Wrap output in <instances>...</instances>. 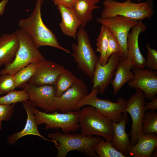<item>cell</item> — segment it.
Returning <instances> with one entry per match:
<instances>
[{
	"label": "cell",
	"instance_id": "obj_26",
	"mask_svg": "<svg viewBox=\"0 0 157 157\" xmlns=\"http://www.w3.org/2000/svg\"><path fill=\"white\" fill-rule=\"evenodd\" d=\"M108 29L102 25L99 34L96 39L97 51L100 53L99 61L102 65L106 64L108 60L106 54L108 44Z\"/></svg>",
	"mask_w": 157,
	"mask_h": 157
},
{
	"label": "cell",
	"instance_id": "obj_2",
	"mask_svg": "<svg viewBox=\"0 0 157 157\" xmlns=\"http://www.w3.org/2000/svg\"><path fill=\"white\" fill-rule=\"evenodd\" d=\"M48 137L57 142L54 144L58 152L57 157H65L68 152L77 151L90 157H98L94 148L103 138L100 136L85 135L81 134L50 133Z\"/></svg>",
	"mask_w": 157,
	"mask_h": 157
},
{
	"label": "cell",
	"instance_id": "obj_27",
	"mask_svg": "<svg viewBox=\"0 0 157 157\" xmlns=\"http://www.w3.org/2000/svg\"><path fill=\"white\" fill-rule=\"evenodd\" d=\"M94 150L99 157H125L112 146L111 142L105 141L103 138L96 144Z\"/></svg>",
	"mask_w": 157,
	"mask_h": 157
},
{
	"label": "cell",
	"instance_id": "obj_28",
	"mask_svg": "<svg viewBox=\"0 0 157 157\" xmlns=\"http://www.w3.org/2000/svg\"><path fill=\"white\" fill-rule=\"evenodd\" d=\"M29 99L28 95L24 89L20 91L14 90L9 92L6 95L0 97V104L9 105L17 102H22Z\"/></svg>",
	"mask_w": 157,
	"mask_h": 157
},
{
	"label": "cell",
	"instance_id": "obj_33",
	"mask_svg": "<svg viewBox=\"0 0 157 157\" xmlns=\"http://www.w3.org/2000/svg\"><path fill=\"white\" fill-rule=\"evenodd\" d=\"M16 103L9 105L0 104V120L2 121H9L11 118L14 110Z\"/></svg>",
	"mask_w": 157,
	"mask_h": 157
},
{
	"label": "cell",
	"instance_id": "obj_11",
	"mask_svg": "<svg viewBox=\"0 0 157 157\" xmlns=\"http://www.w3.org/2000/svg\"><path fill=\"white\" fill-rule=\"evenodd\" d=\"M23 88L27 92L29 100L34 107H39L46 113L53 112L57 110L55 85L37 86L28 83Z\"/></svg>",
	"mask_w": 157,
	"mask_h": 157
},
{
	"label": "cell",
	"instance_id": "obj_4",
	"mask_svg": "<svg viewBox=\"0 0 157 157\" xmlns=\"http://www.w3.org/2000/svg\"><path fill=\"white\" fill-rule=\"evenodd\" d=\"M80 110L79 123L81 134L99 135L106 141L111 142L113 134L112 121L92 106H85Z\"/></svg>",
	"mask_w": 157,
	"mask_h": 157
},
{
	"label": "cell",
	"instance_id": "obj_3",
	"mask_svg": "<svg viewBox=\"0 0 157 157\" xmlns=\"http://www.w3.org/2000/svg\"><path fill=\"white\" fill-rule=\"evenodd\" d=\"M131 1L120 2L115 0H105L101 17L107 18L121 15L139 21L150 19L153 16L154 11L152 0L140 3Z\"/></svg>",
	"mask_w": 157,
	"mask_h": 157
},
{
	"label": "cell",
	"instance_id": "obj_10",
	"mask_svg": "<svg viewBox=\"0 0 157 157\" xmlns=\"http://www.w3.org/2000/svg\"><path fill=\"white\" fill-rule=\"evenodd\" d=\"M136 89L135 93L126 101V107L124 110V112L128 113L131 117L132 124L130 135V141L132 145L136 143L142 134V122L146 111L144 94L140 90Z\"/></svg>",
	"mask_w": 157,
	"mask_h": 157
},
{
	"label": "cell",
	"instance_id": "obj_1",
	"mask_svg": "<svg viewBox=\"0 0 157 157\" xmlns=\"http://www.w3.org/2000/svg\"><path fill=\"white\" fill-rule=\"evenodd\" d=\"M44 0H36L35 8L30 16L19 21L20 29L27 34L37 48L44 46H51L72 55L69 50L59 44L55 35L44 23L41 12Z\"/></svg>",
	"mask_w": 157,
	"mask_h": 157
},
{
	"label": "cell",
	"instance_id": "obj_23",
	"mask_svg": "<svg viewBox=\"0 0 157 157\" xmlns=\"http://www.w3.org/2000/svg\"><path fill=\"white\" fill-rule=\"evenodd\" d=\"M99 2V0H76L72 8L81 23V27L84 28L92 19V11L100 8L96 5Z\"/></svg>",
	"mask_w": 157,
	"mask_h": 157
},
{
	"label": "cell",
	"instance_id": "obj_17",
	"mask_svg": "<svg viewBox=\"0 0 157 157\" xmlns=\"http://www.w3.org/2000/svg\"><path fill=\"white\" fill-rule=\"evenodd\" d=\"M123 113L118 122H112L113 134L111 143L114 148L126 157H128V151L132 145L129 140L130 134L127 133L125 131L129 120L128 113L126 112Z\"/></svg>",
	"mask_w": 157,
	"mask_h": 157
},
{
	"label": "cell",
	"instance_id": "obj_34",
	"mask_svg": "<svg viewBox=\"0 0 157 157\" xmlns=\"http://www.w3.org/2000/svg\"><path fill=\"white\" fill-rule=\"evenodd\" d=\"M145 108L146 111H156L157 110V96L149 102H145Z\"/></svg>",
	"mask_w": 157,
	"mask_h": 157
},
{
	"label": "cell",
	"instance_id": "obj_24",
	"mask_svg": "<svg viewBox=\"0 0 157 157\" xmlns=\"http://www.w3.org/2000/svg\"><path fill=\"white\" fill-rule=\"evenodd\" d=\"M77 78L69 70L65 69L59 75L56 83V97L60 96L73 84Z\"/></svg>",
	"mask_w": 157,
	"mask_h": 157
},
{
	"label": "cell",
	"instance_id": "obj_29",
	"mask_svg": "<svg viewBox=\"0 0 157 157\" xmlns=\"http://www.w3.org/2000/svg\"><path fill=\"white\" fill-rule=\"evenodd\" d=\"M142 134L157 133V113L155 111H146L142 120Z\"/></svg>",
	"mask_w": 157,
	"mask_h": 157
},
{
	"label": "cell",
	"instance_id": "obj_36",
	"mask_svg": "<svg viewBox=\"0 0 157 157\" xmlns=\"http://www.w3.org/2000/svg\"><path fill=\"white\" fill-rule=\"evenodd\" d=\"M9 1V0H2L0 2V16L3 14L5 7Z\"/></svg>",
	"mask_w": 157,
	"mask_h": 157
},
{
	"label": "cell",
	"instance_id": "obj_5",
	"mask_svg": "<svg viewBox=\"0 0 157 157\" xmlns=\"http://www.w3.org/2000/svg\"><path fill=\"white\" fill-rule=\"evenodd\" d=\"M15 32L19 41V48L13 60L5 66L0 74L14 75L31 63L46 59L25 31L20 29Z\"/></svg>",
	"mask_w": 157,
	"mask_h": 157
},
{
	"label": "cell",
	"instance_id": "obj_35",
	"mask_svg": "<svg viewBox=\"0 0 157 157\" xmlns=\"http://www.w3.org/2000/svg\"><path fill=\"white\" fill-rule=\"evenodd\" d=\"M54 4L57 6L63 5L67 7L73 8L76 0H52Z\"/></svg>",
	"mask_w": 157,
	"mask_h": 157
},
{
	"label": "cell",
	"instance_id": "obj_16",
	"mask_svg": "<svg viewBox=\"0 0 157 157\" xmlns=\"http://www.w3.org/2000/svg\"><path fill=\"white\" fill-rule=\"evenodd\" d=\"M146 28L142 21L139 20L137 24L132 28L128 37L127 59L135 68L143 69L145 67L146 59L140 51L138 40L140 34L144 32Z\"/></svg>",
	"mask_w": 157,
	"mask_h": 157
},
{
	"label": "cell",
	"instance_id": "obj_37",
	"mask_svg": "<svg viewBox=\"0 0 157 157\" xmlns=\"http://www.w3.org/2000/svg\"><path fill=\"white\" fill-rule=\"evenodd\" d=\"M1 122L2 121L0 120V131L2 128Z\"/></svg>",
	"mask_w": 157,
	"mask_h": 157
},
{
	"label": "cell",
	"instance_id": "obj_18",
	"mask_svg": "<svg viewBox=\"0 0 157 157\" xmlns=\"http://www.w3.org/2000/svg\"><path fill=\"white\" fill-rule=\"evenodd\" d=\"M27 115L26 123L24 128L19 132L13 133L7 138V142L10 145H13L20 138L28 135H33L39 136L44 140L54 142L55 140L45 138L39 133L34 113L35 107L29 100L22 102Z\"/></svg>",
	"mask_w": 157,
	"mask_h": 157
},
{
	"label": "cell",
	"instance_id": "obj_19",
	"mask_svg": "<svg viewBox=\"0 0 157 157\" xmlns=\"http://www.w3.org/2000/svg\"><path fill=\"white\" fill-rule=\"evenodd\" d=\"M157 147V135L154 133L142 134L136 143L128 152V157H151Z\"/></svg>",
	"mask_w": 157,
	"mask_h": 157
},
{
	"label": "cell",
	"instance_id": "obj_25",
	"mask_svg": "<svg viewBox=\"0 0 157 157\" xmlns=\"http://www.w3.org/2000/svg\"><path fill=\"white\" fill-rule=\"evenodd\" d=\"M37 62L31 63L13 75L16 88H23L34 75Z\"/></svg>",
	"mask_w": 157,
	"mask_h": 157
},
{
	"label": "cell",
	"instance_id": "obj_20",
	"mask_svg": "<svg viewBox=\"0 0 157 157\" xmlns=\"http://www.w3.org/2000/svg\"><path fill=\"white\" fill-rule=\"evenodd\" d=\"M19 47V41L15 32L0 36V67L11 63Z\"/></svg>",
	"mask_w": 157,
	"mask_h": 157
},
{
	"label": "cell",
	"instance_id": "obj_31",
	"mask_svg": "<svg viewBox=\"0 0 157 157\" xmlns=\"http://www.w3.org/2000/svg\"><path fill=\"white\" fill-rule=\"evenodd\" d=\"M108 44L106 54V58L108 61L112 54L115 53L119 56L120 50L118 42L112 32L108 29Z\"/></svg>",
	"mask_w": 157,
	"mask_h": 157
},
{
	"label": "cell",
	"instance_id": "obj_38",
	"mask_svg": "<svg viewBox=\"0 0 157 157\" xmlns=\"http://www.w3.org/2000/svg\"><path fill=\"white\" fill-rule=\"evenodd\" d=\"M138 2L140 1H142L144 0H137Z\"/></svg>",
	"mask_w": 157,
	"mask_h": 157
},
{
	"label": "cell",
	"instance_id": "obj_14",
	"mask_svg": "<svg viewBox=\"0 0 157 157\" xmlns=\"http://www.w3.org/2000/svg\"><path fill=\"white\" fill-rule=\"evenodd\" d=\"M62 65L46 59L37 63L34 74L28 83L37 86L55 85L60 74L65 69Z\"/></svg>",
	"mask_w": 157,
	"mask_h": 157
},
{
	"label": "cell",
	"instance_id": "obj_7",
	"mask_svg": "<svg viewBox=\"0 0 157 157\" xmlns=\"http://www.w3.org/2000/svg\"><path fill=\"white\" fill-rule=\"evenodd\" d=\"M99 93L97 88H92L91 92L81 100L77 104L75 111H77L86 105L94 107L101 114L110 119L112 122H118L120 120L126 106V101L122 97L117 99L116 102L108 99L99 98Z\"/></svg>",
	"mask_w": 157,
	"mask_h": 157
},
{
	"label": "cell",
	"instance_id": "obj_9",
	"mask_svg": "<svg viewBox=\"0 0 157 157\" xmlns=\"http://www.w3.org/2000/svg\"><path fill=\"white\" fill-rule=\"evenodd\" d=\"M96 21L109 29L117 39L120 50V61L126 60L127 42L129 32L137 24L138 21L121 15L107 18L98 17Z\"/></svg>",
	"mask_w": 157,
	"mask_h": 157
},
{
	"label": "cell",
	"instance_id": "obj_8",
	"mask_svg": "<svg viewBox=\"0 0 157 157\" xmlns=\"http://www.w3.org/2000/svg\"><path fill=\"white\" fill-rule=\"evenodd\" d=\"M80 109L66 113L55 111L48 113L40 111L35 108L34 112L38 126L44 124L47 129L61 128L65 133L77 131L80 129Z\"/></svg>",
	"mask_w": 157,
	"mask_h": 157
},
{
	"label": "cell",
	"instance_id": "obj_22",
	"mask_svg": "<svg viewBox=\"0 0 157 157\" xmlns=\"http://www.w3.org/2000/svg\"><path fill=\"white\" fill-rule=\"evenodd\" d=\"M133 67L127 59L119 61L116 69L114 78L110 83L113 87L114 95L116 94L126 83L133 78L134 75L131 71Z\"/></svg>",
	"mask_w": 157,
	"mask_h": 157
},
{
	"label": "cell",
	"instance_id": "obj_30",
	"mask_svg": "<svg viewBox=\"0 0 157 157\" xmlns=\"http://www.w3.org/2000/svg\"><path fill=\"white\" fill-rule=\"evenodd\" d=\"M16 88L13 75L9 74H0V94L4 95Z\"/></svg>",
	"mask_w": 157,
	"mask_h": 157
},
{
	"label": "cell",
	"instance_id": "obj_32",
	"mask_svg": "<svg viewBox=\"0 0 157 157\" xmlns=\"http://www.w3.org/2000/svg\"><path fill=\"white\" fill-rule=\"evenodd\" d=\"M147 50V58L145 59V67L153 71L157 70V51L151 48L148 44L146 45Z\"/></svg>",
	"mask_w": 157,
	"mask_h": 157
},
{
	"label": "cell",
	"instance_id": "obj_13",
	"mask_svg": "<svg viewBox=\"0 0 157 157\" xmlns=\"http://www.w3.org/2000/svg\"><path fill=\"white\" fill-rule=\"evenodd\" d=\"M133 78L127 82L130 87L139 89L143 92L145 98L151 100L157 94V71L133 67Z\"/></svg>",
	"mask_w": 157,
	"mask_h": 157
},
{
	"label": "cell",
	"instance_id": "obj_21",
	"mask_svg": "<svg viewBox=\"0 0 157 157\" xmlns=\"http://www.w3.org/2000/svg\"><path fill=\"white\" fill-rule=\"evenodd\" d=\"M57 8L61 15L59 26L63 33L75 39L77 29L81 24L73 9L63 5L57 6Z\"/></svg>",
	"mask_w": 157,
	"mask_h": 157
},
{
	"label": "cell",
	"instance_id": "obj_6",
	"mask_svg": "<svg viewBox=\"0 0 157 157\" xmlns=\"http://www.w3.org/2000/svg\"><path fill=\"white\" fill-rule=\"evenodd\" d=\"M77 43H73L72 55L77 64V67L92 78L95 64L99 58L92 47L89 35L84 28L81 27L77 32Z\"/></svg>",
	"mask_w": 157,
	"mask_h": 157
},
{
	"label": "cell",
	"instance_id": "obj_12",
	"mask_svg": "<svg viewBox=\"0 0 157 157\" xmlns=\"http://www.w3.org/2000/svg\"><path fill=\"white\" fill-rule=\"evenodd\" d=\"M86 84L78 78L72 85L60 96L55 97L57 110L64 113L75 111L78 103L88 94Z\"/></svg>",
	"mask_w": 157,
	"mask_h": 157
},
{
	"label": "cell",
	"instance_id": "obj_15",
	"mask_svg": "<svg viewBox=\"0 0 157 157\" xmlns=\"http://www.w3.org/2000/svg\"><path fill=\"white\" fill-rule=\"evenodd\" d=\"M120 61L119 56L115 53L109 58L106 64L102 65L98 61L95 66L91 80L92 88H97L99 92L104 93L110 83Z\"/></svg>",
	"mask_w": 157,
	"mask_h": 157
}]
</instances>
